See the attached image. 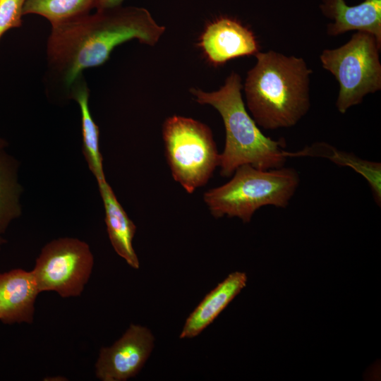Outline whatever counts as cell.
Returning <instances> with one entry per match:
<instances>
[{
  "mask_svg": "<svg viewBox=\"0 0 381 381\" xmlns=\"http://www.w3.org/2000/svg\"><path fill=\"white\" fill-rule=\"evenodd\" d=\"M89 95V88L82 75L73 83L70 99H74L79 106L81 116L83 154L89 169L99 185L107 180L99 148V130L90 111Z\"/></svg>",
  "mask_w": 381,
  "mask_h": 381,
  "instance_id": "obj_14",
  "label": "cell"
},
{
  "mask_svg": "<svg viewBox=\"0 0 381 381\" xmlns=\"http://www.w3.org/2000/svg\"><path fill=\"white\" fill-rule=\"evenodd\" d=\"M155 338L145 327L131 324L111 346L102 347L95 363V375L102 381H126L144 366Z\"/></svg>",
  "mask_w": 381,
  "mask_h": 381,
  "instance_id": "obj_8",
  "label": "cell"
},
{
  "mask_svg": "<svg viewBox=\"0 0 381 381\" xmlns=\"http://www.w3.org/2000/svg\"><path fill=\"white\" fill-rule=\"evenodd\" d=\"M93 267L94 256L86 242L61 237L43 246L32 271L40 293L54 291L71 298L82 294Z\"/></svg>",
  "mask_w": 381,
  "mask_h": 381,
  "instance_id": "obj_7",
  "label": "cell"
},
{
  "mask_svg": "<svg viewBox=\"0 0 381 381\" xmlns=\"http://www.w3.org/2000/svg\"><path fill=\"white\" fill-rule=\"evenodd\" d=\"M320 9L333 20L327 25L329 36L356 30L368 32L381 43V0H363L354 6H349L344 0H322Z\"/></svg>",
  "mask_w": 381,
  "mask_h": 381,
  "instance_id": "obj_11",
  "label": "cell"
},
{
  "mask_svg": "<svg viewBox=\"0 0 381 381\" xmlns=\"http://www.w3.org/2000/svg\"><path fill=\"white\" fill-rule=\"evenodd\" d=\"M242 87L241 76L232 71L218 90H190L198 103L211 105L222 118L226 138L224 150L219 154V167L224 177L231 176L243 164L261 169L280 168L288 158L285 140L265 135L248 113Z\"/></svg>",
  "mask_w": 381,
  "mask_h": 381,
  "instance_id": "obj_3",
  "label": "cell"
},
{
  "mask_svg": "<svg viewBox=\"0 0 381 381\" xmlns=\"http://www.w3.org/2000/svg\"><path fill=\"white\" fill-rule=\"evenodd\" d=\"M198 46L214 66L259 52L254 33L238 20L227 17L209 23L200 37Z\"/></svg>",
  "mask_w": 381,
  "mask_h": 381,
  "instance_id": "obj_9",
  "label": "cell"
},
{
  "mask_svg": "<svg viewBox=\"0 0 381 381\" xmlns=\"http://www.w3.org/2000/svg\"><path fill=\"white\" fill-rule=\"evenodd\" d=\"M162 138L174 179L188 193L204 186L219 164L211 129L199 121L174 115L164 121Z\"/></svg>",
  "mask_w": 381,
  "mask_h": 381,
  "instance_id": "obj_5",
  "label": "cell"
},
{
  "mask_svg": "<svg viewBox=\"0 0 381 381\" xmlns=\"http://www.w3.org/2000/svg\"><path fill=\"white\" fill-rule=\"evenodd\" d=\"M165 32L145 8L116 6L52 25L47 42V93L70 99L83 71L106 62L118 45L135 39L154 46Z\"/></svg>",
  "mask_w": 381,
  "mask_h": 381,
  "instance_id": "obj_1",
  "label": "cell"
},
{
  "mask_svg": "<svg viewBox=\"0 0 381 381\" xmlns=\"http://www.w3.org/2000/svg\"><path fill=\"white\" fill-rule=\"evenodd\" d=\"M255 56L243 85L252 118L266 130L295 126L310 107L312 70L303 58L273 50Z\"/></svg>",
  "mask_w": 381,
  "mask_h": 381,
  "instance_id": "obj_2",
  "label": "cell"
},
{
  "mask_svg": "<svg viewBox=\"0 0 381 381\" xmlns=\"http://www.w3.org/2000/svg\"><path fill=\"white\" fill-rule=\"evenodd\" d=\"M40 294L32 270L17 268L0 272V321L6 325L32 323Z\"/></svg>",
  "mask_w": 381,
  "mask_h": 381,
  "instance_id": "obj_10",
  "label": "cell"
},
{
  "mask_svg": "<svg viewBox=\"0 0 381 381\" xmlns=\"http://www.w3.org/2000/svg\"><path fill=\"white\" fill-rule=\"evenodd\" d=\"M381 43L365 32H356L342 46L324 49L320 55L322 66L339 84L336 107L345 114L364 97L381 89Z\"/></svg>",
  "mask_w": 381,
  "mask_h": 381,
  "instance_id": "obj_6",
  "label": "cell"
},
{
  "mask_svg": "<svg viewBox=\"0 0 381 381\" xmlns=\"http://www.w3.org/2000/svg\"><path fill=\"white\" fill-rule=\"evenodd\" d=\"M8 146V141L0 135V151L5 150Z\"/></svg>",
  "mask_w": 381,
  "mask_h": 381,
  "instance_id": "obj_20",
  "label": "cell"
},
{
  "mask_svg": "<svg viewBox=\"0 0 381 381\" xmlns=\"http://www.w3.org/2000/svg\"><path fill=\"white\" fill-rule=\"evenodd\" d=\"M19 162L5 150L0 151V234L22 214L23 187L18 179Z\"/></svg>",
  "mask_w": 381,
  "mask_h": 381,
  "instance_id": "obj_16",
  "label": "cell"
},
{
  "mask_svg": "<svg viewBox=\"0 0 381 381\" xmlns=\"http://www.w3.org/2000/svg\"><path fill=\"white\" fill-rule=\"evenodd\" d=\"M6 243V240L3 237V235L0 234V251L1 250L4 245Z\"/></svg>",
  "mask_w": 381,
  "mask_h": 381,
  "instance_id": "obj_21",
  "label": "cell"
},
{
  "mask_svg": "<svg viewBox=\"0 0 381 381\" xmlns=\"http://www.w3.org/2000/svg\"><path fill=\"white\" fill-rule=\"evenodd\" d=\"M247 276L234 272L208 293L186 319L180 338H193L207 327L246 286Z\"/></svg>",
  "mask_w": 381,
  "mask_h": 381,
  "instance_id": "obj_12",
  "label": "cell"
},
{
  "mask_svg": "<svg viewBox=\"0 0 381 381\" xmlns=\"http://www.w3.org/2000/svg\"><path fill=\"white\" fill-rule=\"evenodd\" d=\"M124 0H95L94 8L96 10L111 8L121 6Z\"/></svg>",
  "mask_w": 381,
  "mask_h": 381,
  "instance_id": "obj_19",
  "label": "cell"
},
{
  "mask_svg": "<svg viewBox=\"0 0 381 381\" xmlns=\"http://www.w3.org/2000/svg\"><path fill=\"white\" fill-rule=\"evenodd\" d=\"M105 212V224L115 252L134 269L140 267L133 246L136 226L117 200L111 187L105 181L98 185Z\"/></svg>",
  "mask_w": 381,
  "mask_h": 381,
  "instance_id": "obj_13",
  "label": "cell"
},
{
  "mask_svg": "<svg viewBox=\"0 0 381 381\" xmlns=\"http://www.w3.org/2000/svg\"><path fill=\"white\" fill-rule=\"evenodd\" d=\"M95 0H26L23 15L36 14L48 20L51 25L64 22L89 13Z\"/></svg>",
  "mask_w": 381,
  "mask_h": 381,
  "instance_id": "obj_17",
  "label": "cell"
},
{
  "mask_svg": "<svg viewBox=\"0 0 381 381\" xmlns=\"http://www.w3.org/2000/svg\"><path fill=\"white\" fill-rule=\"evenodd\" d=\"M288 157H321L329 159L334 163L349 167L361 174L371 189L375 201L379 206L381 203V164L368 161L352 153L338 150L325 143H315L295 152H288Z\"/></svg>",
  "mask_w": 381,
  "mask_h": 381,
  "instance_id": "obj_15",
  "label": "cell"
},
{
  "mask_svg": "<svg viewBox=\"0 0 381 381\" xmlns=\"http://www.w3.org/2000/svg\"><path fill=\"white\" fill-rule=\"evenodd\" d=\"M26 0H0V40L11 28L22 24L23 8Z\"/></svg>",
  "mask_w": 381,
  "mask_h": 381,
  "instance_id": "obj_18",
  "label": "cell"
},
{
  "mask_svg": "<svg viewBox=\"0 0 381 381\" xmlns=\"http://www.w3.org/2000/svg\"><path fill=\"white\" fill-rule=\"evenodd\" d=\"M226 183L210 189L203 200L215 218L238 217L249 222L255 212L267 205L288 206L300 182L294 168L261 169L243 164Z\"/></svg>",
  "mask_w": 381,
  "mask_h": 381,
  "instance_id": "obj_4",
  "label": "cell"
}]
</instances>
